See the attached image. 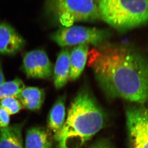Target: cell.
<instances>
[{
    "mask_svg": "<svg viewBox=\"0 0 148 148\" xmlns=\"http://www.w3.org/2000/svg\"><path fill=\"white\" fill-rule=\"evenodd\" d=\"M98 85L106 98L138 104L148 102V58L130 46L105 43L88 53Z\"/></svg>",
    "mask_w": 148,
    "mask_h": 148,
    "instance_id": "obj_1",
    "label": "cell"
},
{
    "mask_svg": "<svg viewBox=\"0 0 148 148\" xmlns=\"http://www.w3.org/2000/svg\"><path fill=\"white\" fill-rule=\"evenodd\" d=\"M106 115L91 91L83 87L70 105L64 124L54 135L57 148H80L106 124Z\"/></svg>",
    "mask_w": 148,
    "mask_h": 148,
    "instance_id": "obj_2",
    "label": "cell"
},
{
    "mask_svg": "<svg viewBox=\"0 0 148 148\" xmlns=\"http://www.w3.org/2000/svg\"><path fill=\"white\" fill-rule=\"evenodd\" d=\"M101 19L119 31L148 23V0H97Z\"/></svg>",
    "mask_w": 148,
    "mask_h": 148,
    "instance_id": "obj_3",
    "label": "cell"
},
{
    "mask_svg": "<svg viewBox=\"0 0 148 148\" xmlns=\"http://www.w3.org/2000/svg\"><path fill=\"white\" fill-rule=\"evenodd\" d=\"M48 15L63 27L101 19L97 0H47Z\"/></svg>",
    "mask_w": 148,
    "mask_h": 148,
    "instance_id": "obj_4",
    "label": "cell"
},
{
    "mask_svg": "<svg viewBox=\"0 0 148 148\" xmlns=\"http://www.w3.org/2000/svg\"><path fill=\"white\" fill-rule=\"evenodd\" d=\"M109 37L106 30L78 26L62 27L50 35L51 39L62 47L81 44L97 47L106 43Z\"/></svg>",
    "mask_w": 148,
    "mask_h": 148,
    "instance_id": "obj_5",
    "label": "cell"
},
{
    "mask_svg": "<svg viewBox=\"0 0 148 148\" xmlns=\"http://www.w3.org/2000/svg\"><path fill=\"white\" fill-rule=\"evenodd\" d=\"M126 117L130 148H148V106H128Z\"/></svg>",
    "mask_w": 148,
    "mask_h": 148,
    "instance_id": "obj_6",
    "label": "cell"
},
{
    "mask_svg": "<svg viewBox=\"0 0 148 148\" xmlns=\"http://www.w3.org/2000/svg\"><path fill=\"white\" fill-rule=\"evenodd\" d=\"M23 68L28 77L41 79L50 78L53 74L52 64L46 53L41 49L25 53Z\"/></svg>",
    "mask_w": 148,
    "mask_h": 148,
    "instance_id": "obj_7",
    "label": "cell"
},
{
    "mask_svg": "<svg viewBox=\"0 0 148 148\" xmlns=\"http://www.w3.org/2000/svg\"><path fill=\"white\" fill-rule=\"evenodd\" d=\"M24 38L9 24L0 22V53L13 55L24 48Z\"/></svg>",
    "mask_w": 148,
    "mask_h": 148,
    "instance_id": "obj_8",
    "label": "cell"
},
{
    "mask_svg": "<svg viewBox=\"0 0 148 148\" xmlns=\"http://www.w3.org/2000/svg\"><path fill=\"white\" fill-rule=\"evenodd\" d=\"M70 50L65 48L59 53L53 70L55 87L57 89L63 88L70 77Z\"/></svg>",
    "mask_w": 148,
    "mask_h": 148,
    "instance_id": "obj_9",
    "label": "cell"
},
{
    "mask_svg": "<svg viewBox=\"0 0 148 148\" xmlns=\"http://www.w3.org/2000/svg\"><path fill=\"white\" fill-rule=\"evenodd\" d=\"M89 53V45H78L70 53L69 80L73 81L81 75L86 63Z\"/></svg>",
    "mask_w": 148,
    "mask_h": 148,
    "instance_id": "obj_10",
    "label": "cell"
},
{
    "mask_svg": "<svg viewBox=\"0 0 148 148\" xmlns=\"http://www.w3.org/2000/svg\"><path fill=\"white\" fill-rule=\"evenodd\" d=\"M25 142V148H51V133L44 127H31L27 131Z\"/></svg>",
    "mask_w": 148,
    "mask_h": 148,
    "instance_id": "obj_11",
    "label": "cell"
},
{
    "mask_svg": "<svg viewBox=\"0 0 148 148\" xmlns=\"http://www.w3.org/2000/svg\"><path fill=\"white\" fill-rule=\"evenodd\" d=\"M23 123L14 124L0 130V148H23Z\"/></svg>",
    "mask_w": 148,
    "mask_h": 148,
    "instance_id": "obj_12",
    "label": "cell"
},
{
    "mask_svg": "<svg viewBox=\"0 0 148 148\" xmlns=\"http://www.w3.org/2000/svg\"><path fill=\"white\" fill-rule=\"evenodd\" d=\"M23 108L29 110H39L43 104L45 93L43 89L38 87H27L16 96Z\"/></svg>",
    "mask_w": 148,
    "mask_h": 148,
    "instance_id": "obj_13",
    "label": "cell"
},
{
    "mask_svg": "<svg viewBox=\"0 0 148 148\" xmlns=\"http://www.w3.org/2000/svg\"><path fill=\"white\" fill-rule=\"evenodd\" d=\"M65 100L64 95L60 97L49 112L47 126L54 135L60 131L65 121Z\"/></svg>",
    "mask_w": 148,
    "mask_h": 148,
    "instance_id": "obj_14",
    "label": "cell"
},
{
    "mask_svg": "<svg viewBox=\"0 0 148 148\" xmlns=\"http://www.w3.org/2000/svg\"><path fill=\"white\" fill-rule=\"evenodd\" d=\"M25 88V84L20 78L4 82L0 85V100L11 97H16Z\"/></svg>",
    "mask_w": 148,
    "mask_h": 148,
    "instance_id": "obj_15",
    "label": "cell"
},
{
    "mask_svg": "<svg viewBox=\"0 0 148 148\" xmlns=\"http://www.w3.org/2000/svg\"><path fill=\"white\" fill-rule=\"evenodd\" d=\"M0 106L5 109L9 115L17 113L23 108L21 102L16 97H11L0 100Z\"/></svg>",
    "mask_w": 148,
    "mask_h": 148,
    "instance_id": "obj_16",
    "label": "cell"
},
{
    "mask_svg": "<svg viewBox=\"0 0 148 148\" xmlns=\"http://www.w3.org/2000/svg\"><path fill=\"white\" fill-rule=\"evenodd\" d=\"M10 123V115L7 111L0 106V128L9 126Z\"/></svg>",
    "mask_w": 148,
    "mask_h": 148,
    "instance_id": "obj_17",
    "label": "cell"
},
{
    "mask_svg": "<svg viewBox=\"0 0 148 148\" xmlns=\"http://www.w3.org/2000/svg\"><path fill=\"white\" fill-rule=\"evenodd\" d=\"M88 148H114V147L108 140L101 139L93 143Z\"/></svg>",
    "mask_w": 148,
    "mask_h": 148,
    "instance_id": "obj_18",
    "label": "cell"
},
{
    "mask_svg": "<svg viewBox=\"0 0 148 148\" xmlns=\"http://www.w3.org/2000/svg\"><path fill=\"white\" fill-rule=\"evenodd\" d=\"M4 82H5V80L4 77V74L3 73V70L1 68V66L0 64V85L3 84Z\"/></svg>",
    "mask_w": 148,
    "mask_h": 148,
    "instance_id": "obj_19",
    "label": "cell"
}]
</instances>
